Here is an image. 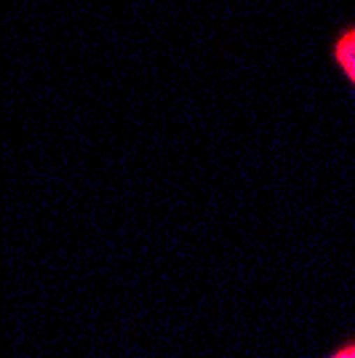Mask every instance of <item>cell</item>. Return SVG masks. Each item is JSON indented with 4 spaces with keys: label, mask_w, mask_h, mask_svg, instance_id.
<instances>
[{
    "label": "cell",
    "mask_w": 355,
    "mask_h": 358,
    "mask_svg": "<svg viewBox=\"0 0 355 358\" xmlns=\"http://www.w3.org/2000/svg\"><path fill=\"white\" fill-rule=\"evenodd\" d=\"M324 358H355V334L353 337H347L345 343H340L328 356H324Z\"/></svg>",
    "instance_id": "cell-2"
},
{
    "label": "cell",
    "mask_w": 355,
    "mask_h": 358,
    "mask_svg": "<svg viewBox=\"0 0 355 358\" xmlns=\"http://www.w3.org/2000/svg\"><path fill=\"white\" fill-rule=\"evenodd\" d=\"M331 62L355 91V24L342 27L331 41Z\"/></svg>",
    "instance_id": "cell-1"
}]
</instances>
